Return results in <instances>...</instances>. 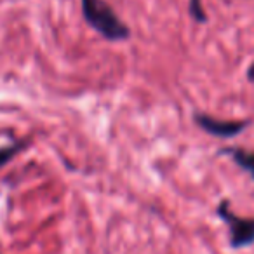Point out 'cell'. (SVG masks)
I'll use <instances>...</instances> for the list:
<instances>
[{
  "instance_id": "cell-1",
  "label": "cell",
  "mask_w": 254,
  "mask_h": 254,
  "mask_svg": "<svg viewBox=\"0 0 254 254\" xmlns=\"http://www.w3.org/2000/svg\"><path fill=\"white\" fill-rule=\"evenodd\" d=\"M82 14L85 21L108 40H124L129 37V28L120 21L105 0H82Z\"/></svg>"
},
{
  "instance_id": "cell-2",
  "label": "cell",
  "mask_w": 254,
  "mask_h": 254,
  "mask_svg": "<svg viewBox=\"0 0 254 254\" xmlns=\"http://www.w3.org/2000/svg\"><path fill=\"white\" fill-rule=\"evenodd\" d=\"M219 216L228 225L230 239H232L233 247H246L254 242V219H244L232 214L226 202H223L219 205Z\"/></svg>"
},
{
  "instance_id": "cell-3",
  "label": "cell",
  "mask_w": 254,
  "mask_h": 254,
  "mask_svg": "<svg viewBox=\"0 0 254 254\" xmlns=\"http://www.w3.org/2000/svg\"><path fill=\"white\" fill-rule=\"evenodd\" d=\"M195 120H197V124L204 131L211 132V134H214V136H219V138H232V136H237L239 132H242V129L246 127V122H228V120H218L207 115H197Z\"/></svg>"
},
{
  "instance_id": "cell-4",
  "label": "cell",
  "mask_w": 254,
  "mask_h": 254,
  "mask_svg": "<svg viewBox=\"0 0 254 254\" xmlns=\"http://www.w3.org/2000/svg\"><path fill=\"white\" fill-rule=\"evenodd\" d=\"M230 155L233 157V160H235L242 169H246L247 173H251V176L254 178V153L244 152V150H232Z\"/></svg>"
},
{
  "instance_id": "cell-5",
  "label": "cell",
  "mask_w": 254,
  "mask_h": 254,
  "mask_svg": "<svg viewBox=\"0 0 254 254\" xmlns=\"http://www.w3.org/2000/svg\"><path fill=\"white\" fill-rule=\"evenodd\" d=\"M190 14H191V18L198 23H205V19H207L200 0H190Z\"/></svg>"
},
{
  "instance_id": "cell-6",
  "label": "cell",
  "mask_w": 254,
  "mask_h": 254,
  "mask_svg": "<svg viewBox=\"0 0 254 254\" xmlns=\"http://www.w3.org/2000/svg\"><path fill=\"white\" fill-rule=\"evenodd\" d=\"M18 146H9V148H2L0 150V167L5 166V164L9 162V160L12 159V157L18 153Z\"/></svg>"
},
{
  "instance_id": "cell-7",
  "label": "cell",
  "mask_w": 254,
  "mask_h": 254,
  "mask_svg": "<svg viewBox=\"0 0 254 254\" xmlns=\"http://www.w3.org/2000/svg\"><path fill=\"white\" fill-rule=\"evenodd\" d=\"M249 78H251V80H254V66L249 70Z\"/></svg>"
}]
</instances>
